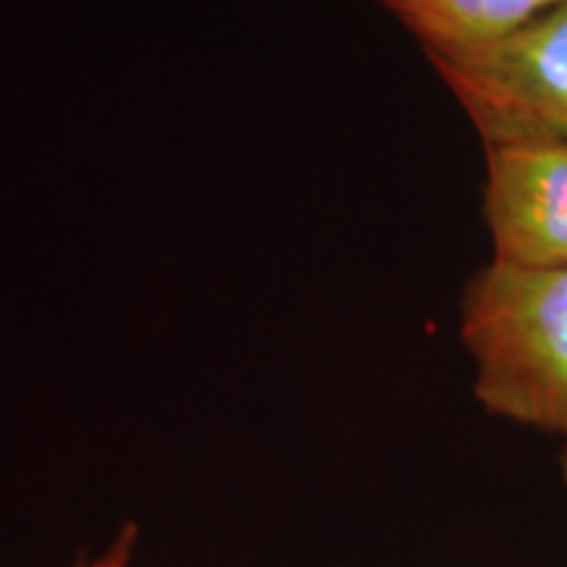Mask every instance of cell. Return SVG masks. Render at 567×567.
<instances>
[{
    "mask_svg": "<svg viewBox=\"0 0 567 567\" xmlns=\"http://www.w3.org/2000/svg\"><path fill=\"white\" fill-rule=\"evenodd\" d=\"M431 63L484 145L567 142V0L484 51Z\"/></svg>",
    "mask_w": 567,
    "mask_h": 567,
    "instance_id": "obj_2",
    "label": "cell"
},
{
    "mask_svg": "<svg viewBox=\"0 0 567 567\" xmlns=\"http://www.w3.org/2000/svg\"><path fill=\"white\" fill-rule=\"evenodd\" d=\"M460 337L481 405L567 444V268L492 260L467 284Z\"/></svg>",
    "mask_w": 567,
    "mask_h": 567,
    "instance_id": "obj_1",
    "label": "cell"
},
{
    "mask_svg": "<svg viewBox=\"0 0 567 567\" xmlns=\"http://www.w3.org/2000/svg\"><path fill=\"white\" fill-rule=\"evenodd\" d=\"M421 42L429 61L457 59L509 38L559 0H373Z\"/></svg>",
    "mask_w": 567,
    "mask_h": 567,
    "instance_id": "obj_4",
    "label": "cell"
},
{
    "mask_svg": "<svg viewBox=\"0 0 567 567\" xmlns=\"http://www.w3.org/2000/svg\"><path fill=\"white\" fill-rule=\"evenodd\" d=\"M559 465H563V481H565V486H567V444H565V450H563V460H559Z\"/></svg>",
    "mask_w": 567,
    "mask_h": 567,
    "instance_id": "obj_6",
    "label": "cell"
},
{
    "mask_svg": "<svg viewBox=\"0 0 567 567\" xmlns=\"http://www.w3.org/2000/svg\"><path fill=\"white\" fill-rule=\"evenodd\" d=\"M132 551H134V528H126L101 557L87 559V563H82L80 567H130Z\"/></svg>",
    "mask_w": 567,
    "mask_h": 567,
    "instance_id": "obj_5",
    "label": "cell"
},
{
    "mask_svg": "<svg viewBox=\"0 0 567 567\" xmlns=\"http://www.w3.org/2000/svg\"><path fill=\"white\" fill-rule=\"evenodd\" d=\"M484 216L494 260L567 268V142L486 145Z\"/></svg>",
    "mask_w": 567,
    "mask_h": 567,
    "instance_id": "obj_3",
    "label": "cell"
}]
</instances>
